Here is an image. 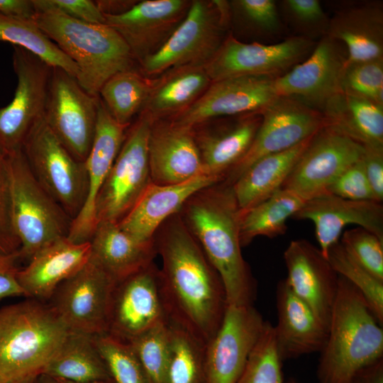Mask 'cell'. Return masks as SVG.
<instances>
[{
  "label": "cell",
  "instance_id": "cell-47",
  "mask_svg": "<svg viewBox=\"0 0 383 383\" xmlns=\"http://www.w3.org/2000/svg\"><path fill=\"white\" fill-rule=\"evenodd\" d=\"M21 243L12 220L10 156L0 148V255H17Z\"/></svg>",
  "mask_w": 383,
  "mask_h": 383
},
{
  "label": "cell",
  "instance_id": "cell-17",
  "mask_svg": "<svg viewBox=\"0 0 383 383\" xmlns=\"http://www.w3.org/2000/svg\"><path fill=\"white\" fill-rule=\"evenodd\" d=\"M265 322L252 305H228L205 346L206 383H237Z\"/></svg>",
  "mask_w": 383,
  "mask_h": 383
},
{
  "label": "cell",
  "instance_id": "cell-2",
  "mask_svg": "<svg viewBox=\"0 0 383 383\" xmlns=\"http://www.w3.org/2000/svg\"><path fill=\"white\" fill-rule=\"evenodd\" d=\"M179 213L218 272L228 305H252L255 282L241 252L240 210L232 185L221 182L200 189Z\"/></svg>",
  "mask_w": 383,
  "mask_h": 383
},
{
  "label": "cell",
  "instance_id": "cell-53",
  "mask_svg": "<svg viewBox=\"0 0 383 383\" xmlns=\"http://www.w3.org/2000/svg\"><path fill=\"white\" fill-rule=\"evenodd\" d=\"M348 383H383V358L360 370Z\"/></svg>",
  "mask_w": 383,
  "mask_h": 383
},
{
  "label": "cell",
  "instance_id": "cell-32",
  "mask_svg": "<svg viewBox=\"0 0 383 383\" xmlns=\"http://www.w3.org/2000/svg\"><path fill=\"white\" fill-rule=\"evenodd\" d=\"M313 135L288 150L259 159L238 178L232 188L240 211L251 209L282 189Z\"/></svg>",
  "mask_w": 383,
  "mask_h": 383
},
{
  "label": "cell",
  "instance_id": "cell-25",
  "mask_svg": "<svg viewBox=\"0 0 383 383\" xmlns=\"http://www.w3.org/2000/svg\"><path fill=\"white\" fill-rule=\"evenodd\" d=\"M151 182L168 185L206 174L190 129L168 119L153 121L148 138Z\"/></svg>",
  "mask_w": 383,
  "mask_h": 383
},
{
  "label": "cell",
  "instance_id": "cell-56",
  "mask_svg": "<svg viewBox=\"0 0 383 383\" xmlns=\"http://www.w3.org/2000/svg\"><path fill=\"white\" fill-rule=\"evenodd\" d=\"M38 376L30 377L13 383H38Z\"/></svg>",
  "mask_w": 383,
  "mask_h": 383
},
{
  "label": "cell",
  "instance_id": "cell-44",
  "mask_svg": "<svg viewBox=\"0 0 383 383\" xmlns=\"http://www.w3.org/2000/svg\"><path fill=\"white\" fill-rule=\"evenodd\" d=\"M279 8L295 35L318 41L326 35L329 17L318 0H284Z\"/></svg>",
  "mask_w": 383,
  "mask_h": 383
},
{
  "label": "cell",
  "instance_id": "cell-41",
  "mask_svg": "<svg viewBox=\"0 0 383 383\" xmlns=\"http://www.w3.org/2000/svg\"><path fill=\"white\" fill-rule=\"evenodd\" d=\"M94 341L114 383H151L130 343L109 333L94 335Z\"/></svg>",
  "mask_w": 383,
  "mask_h": 383
},
{
  "label": "cell",
  "instance_id": "cell-36",
  "mask_svg": "<svg viewBox=\"0 0 383 383\" xmlns=\"http://www.w3.org/2000/svg\"><path fill=\"white\" fill-rule=\"evenodd\" d=\"M151 87V79L136 69L120 72L101 87L99 96L111 116L120 124L130 126L143 111Z\"/></svg>",
  "mask_w": 383,
  "mask_h": 383
},
{
  "label": "cell",
  "instance_id": "cell-21",
  "mask_svg": "<svg viewBox=\"0 0 383 383\" xmlns=\"http://www.w3.org/2000/svg\"><path fill=\"white\" fill-rule=\"evenodd\" d=\"M128 127L118 123L99 98L94 137L85 161L87 194L82 209L72 222L67 236L73 243H86L92 236L96 226V199L121 148Z\"/></svg>",
  "mask_w": 383,
  "mask_h": 383
},
{
  "label": "cell",
  "instance_id": "cell-26",
  "mask_svg": "<svg viewBox=\"0 0 383 383\" xmlns=\"http://www.w3.org/2000/svg\"><path fill=\"white\" fill-rule=\"evenodd\" d=\"M223 182L202 174L185 182L168 185L148 184L128 214L118 223L126 233L143 242L152 241L159 227L179 212L187 199L200 189Z\"/></svg>",
  "mask_w": 383,
  "mask_h": 383
},
{
  "label": "cell",
  "instance_id": "cell-37",
  "mask_svg": "<svg viewBox=\"0 0 383 383\" xmlns=\"http://www.w3.org/2000/svg\"><path fill=\"white\" fill-rule=\"evenodd\" d=\"M0 41L13 44L34 54L52 67H57L77 78L76 64L50 40L33 20L0 14Z\"/></svg>",
  "mask_w": 383,
  "mask_h": 383
},
{
  "label": "cell",
  "instance_id": "cell-43",
  "mask_svg": "<svg viewBox=\"0 0 383 383\" xmlns=\"http://www.w3.org/2000/svg\"><path fill=\"white\" fill-rule=\"evenodd\" d=\"M340 91L383 106V58L346 62Z\"/></svg>",
  "mask_w": 383,
  "mask_h": 383
},
{
  "label": "cell",
  "instance_id": "cell-14",
  "mask_svg": "<svg viewBox=\"0 0 383 383\" xmlns=\"http://www.w3.org/2000/svg\"><path fill=\"white\" fill-rule=\"evenodd\" d=\"M116 284L89 260L56 288L49 305L70 331L91 335L106 333Z\"/></svg>",
  "mask_w": 383,
  "mask_h": 383
},
{
  "label": "cell",
  "instance_id": "cell-31",
  "mask_svg": "<svg viewBox=\"0 0 383 383\" xmlns=\"http://www.w3.org/2000/svg\"><path fill=\"white\" fill-rule=\"evenodd\" d=\"M157 77L151 79L150 93L141 111L152 121L170 118L185 110L211 83L202 66L171 68Z\"/></svg>",
  "mask_w": 383,
  "mask_h": 383
},
{
  "label": "cell",
  "instance_id": "cell-27",
  "mask_svg": "<svg viewBox=\"0 0 383 383\" xmlns=\"http://www.w3.org/2000/svg\"><path fill=\"white\" fill-rule=\"evenodd\" d=\"M327 35L343 43L347 62L383 58V6L380 1L341 3L329 17Z\"/></svg>",
  "mask_w": 383,
  "mask_h": 383
},
{
  "label": "cell",
  "instance_id": "cell-5",
  "mask_svg": "<svg viewBox=\"0 0 383 383\" xmlns=\"http://www.w3.org/2000/svg\"><path fill=\"white\" fill-rule=\"evenodd\" d=\"M34 23L77 65L76 78L89 94L99 96L114 74L135 69V60L122 37L106 23H90L54 13H36Z\"/></svg>",
  "mask_w": 383,
  "mask_h": 383
},
{
  "label": "cell",
  "instance_id": "cell-28",
  "mask_svg": "<svg viewBox=\"0 0 383 383\" xmlns=\"http://www.w3.org/2000/svg\"><path fill=\"white\" fill-rule=\"evenodd\" d=\"M90 252L89 241L76 243L67 237L45 246L17 272V279L25 296L41 301L49 300L63 281L89 261Z\"/></svg>",
  "mask_w": 383,
  "mask_h": 383
},
{
  "label": "cell",
  "instance_id": "cell-11",
  "mask_svg": "<svg viewBox=\"0 0 383 383\" xmlns=\"http://www.w3.org/2000/svg\"><path fill=\"white\" fill-rule=\"evenodd\" d=\"M262 121L252 145L228 172L224 181L232 185L255 162L288 150L328 124L323 113L290 97L277 96L260 111Z\"/></svg>",
  "mask_w": 383,
  "mask_h": 383
},
{
  "label": "cell",
  "instance_id": "cell-9",
  "mask_svg": "<svg viewBox=\"0 0 383 383\" xmlns=\"http://www.w3.org/2000/svg\"><path fill=\"white\" fill-rule=\"evenodd\" d=\"M152 121L148 114L141 112L128 127L96 199V224L101 221L118 223L151 182L148 138Z\"/></svg>",
  "mask_w": 383,
  "mask_h": 383
},
{
  "label": "cell",
  "instance_id": "cell-23",
  "mask_svg": "<svg viewBox=\"0 0 383 383\" xmlns=\"http://www.w3.org/2000/svg\"><path fill=\"white\" fill-rule=\"evenodd\" d=\"M262 121L260 112L222 117L190 130L206 174L224 181L249 150Z\"/></svg>",
  "mask_w": 383,
  "mask_h": 383
},
{
  "label": "cell",
  "instance_id": "cell-30",
  "mask_svg": "<svg viewBox=\"0 0 383 383\" xmlns=\"http://www.w3.org/2000/svg\"><path fill=\"white\" fill-rule=\"evenodd\" d=\"M89 242V260L116 283L152 263L157 254L154 240H138L109 221L97 223Z\"/></svg>",
  "mask_w": 383,
  "mask_h": 383
},
{
  "label": "cell",
  "instance_id": "cell-39",
  "mask_svg": "<svg viewBox=\"0 0 383 383\" xmlns=\"http://www.w3.org/2000/svg\"><path fill=\"white\" fill-rule=\"evenodd\" d=\"M326 258L338 275L350 282L361 293L372 313L382 326L383 281L376 278L360 264L340 240L330 248Z\"/></svg>",
  "mask_w": 383,
  "mask_h": 383
},
{
  "label": "cell",
  "instance_id": "cell-40",
  "mask_svg": "<svg viewBox=\"0 0 383 383\" xmlns=\"http://www.w3.org/2000/svg\"><path fill=\"white\" fill-rule=\"evenodd\" d=\"M151 383H167L170 360L169 319L129 342Z\"/></svg>",
  "mask_w": 383,
  "mask_h": 383
},
{
  "label": "cell",
  "instance_id": "cell-7",
  "mask_svg": "<svg viewBox=\"0 0 383 383\" xmlns=\"http://www.w3.org/2000/svg\"><path fill=\"white\" fill-rule=\"evenodd\" d=\"M12 220L21 247L18 260L68 236L72 219L34 177L22 149L9 155Z\"/></svg>",
  "mask_w": 383,
  "mask_h": 383
},
{
  "label": "cell",
  "instance_id": "cell-34",
  "mask_svg": "<svg viewBox=\"0 0 383 383\" xmlns=\"http://www.w3.org/2000/svg\"><path fill=\"white\" fill-rule=\"evenodd\" d=\"M41 374L74 382L111 379L94 335L72 331H69Z\"/></svg>",
  "mask_w": 383,
  "mask_h": 383
},
{
  "label": "cell",
  "instance_id": "cell-50",
  "mask_svg": "<svg viewBox=\"0 0 383 383\" xmlns=\"http://www.w3.org/2000/svg\"><path fill=\"white\" fill-rule=\"evenodd\" d=\"M362 157L365 172L376 201H383V145H366Z\"/></svg>",
  "mask_w": 383,
  "mask_h": 383
},
{
  "label": "cell",
  "instance_id": "cell-38",
  "mask_svg": "<svg viewBox=\"0 0 383 383\" xmlns=\"http://www.w3.org/2000/svg\"><path fill=\"white\" fill-rule=\"evenodd\" d=\"M170 360L167 383H206L205 345L169 319Z\"/></svg>",
  "mask_w": 383,
  "mask_h": 383
},
{
  "label": "cell",
  "instance_id": "cell-33",
  "mask_svg": "<svg viewBox=\"0 0 383 383\" xmlns=\"http://www.w3.org/2000/svg\"><path fill=\"white\" fill-rule=\"evenodd\" d=\"M328 125L355 141L383 145V106L340 92L321 111Z\"/></svg>",
  "mask_w": 383,
  "mask_h": 383
},
{
  "label": "cell",
  "instance_id": "cell-46",
  "mask_svg": "<svg viewBox=\"0 0 383 383\" xmlns=\"http://www.w3.org/2000/svg\"><path fill=\"white\" fill-rule=\"evenodd\" d=\"M340 242L360 264L383 281V240L357 227L343 232Z\"/></svg>",
  "mask_w": 383,
  "mask_h": 383
},
{
  "label": "cell",
  "instance_id": "cell-15",
  "mask_svg": "<svg viewBox=\"0 0 383 383\" xmlns=\"http://www.w3.org/2000/svg\"><path fill=\"white\" fill-rule=\"evenodd\" d=\"M363 152L362 144L327 124L313 136L282 188L305 201L327 193L331 183Z\"/></svg>",
  "mask_w": 383,
  "mask_h": 383
},
{
  "label": "cell",
  "instance_id": "cell-6",
  "mask_svg": "<svg viewBox=\"0 0 383 383\" xmlns=\"http://www.w3.org/2000/svg\"><path fill=\"white\" fill-rule=\"evenodd\" d=\"M231 3L222 0H193L186 17L166 43L139 62L145 77L184 66L205 67L228 36Z\"/></svg>",
  "mask_w": 383,
  "mask_h": 383
},
{
  "label": "cell",
  "instance_id": "cell-13",
  "mask_svg": "<svg viewBox=\"0 0 383 383\" xmlns=\"http://www.w3.org/2000/svg\"><path fill=\"white\" fill-rule=\"evenodd\" d=\"M17 86L11 101L0 107V148L9 155L22 149L33 125L44 116L52 67L24 48L13 45Z\"/></svg>",
  "mask_w": 383,
  "mask_h": 383
},
{
  "label": "cell",
  "instance_id": "cell-52",
  "mask_svg": "<svg viewBox=\"0 0 383 383\" xmlns=\"http://www.w3.org/2000/svg\"><path fill=\"white\" fill-rule=\"evenodd\" d=\"M0 14L33 20L36 11L33 0H0Z\"/></svg>",
  "mask_w": 383,
  "mask_h": 383
},
{
  "label": "cell",
  "instance_id": "cell-29",
  "mask_svg": "<svg viewBox=\"0 0 383 383\" xmlns=\"http://www.w3.org/2000/svg\"><path fill=\"white\" fill-rule=\"evenodd\" d=\"M277 323L275 340L282 360L321 352L328 327L313 311L290 289L286 279L277 288Z\"/></svg>",
  "mask_w": 383,
  "mask_h": 383
},
{
  "label": "cell",
  "instance_id": "cell-51",
  "mask_svg": "<svg viewBox=\"0 0 383 383\" xmlns=\"http://www.w3.org/2000/svg\"><path fill=\"white\" fill-rule=\"evenodd\" d=\"M17 255H0V300L10 296H25L18 284Z\"/></svg>",
  "mask_w": 383,
  "mask_h": 383
},
{
  "label": "cell",
  "instance_id": "cell-49",
  "mask_svg": "<svg viewBox=\"0 0 383 383\" xmlns=\"http://www.w3.org/2000/svg\"><path fill=\"white\" fill-rule=\"evenodd\" d=\"M36 13H54L78 21L104 24V15L94 1L91 0H33Z\"/></svg>",
  "mask_w": 383,
  "mask_h": 383
},
{
  "label": "cell",
  "instance_id": "cell-24",
  "mask_svg": "<svg viewBox=\"0 0 383 383\" xmlns=\"http://www.w3.org/2000/svg\"><path fill=\"white\" fill-rule=\"evenodd\" d=\"M284 260L290 289L328 327L339 276L320 249L304 239L291 241Z\"/></svg>",
  "mask_w": 383,
  "mask_h": 383
},
{
  "label": "cell",
  "instance_id": "cell-10",
  "mask_svg": "<svg viewBox=\"0 0 383 383\" xmlns=\"http://www.w3.org/2000/svg\"><path fill=\"white\" fill-rule=\"evenodd\" d=\"M99 96L89 94L76 78L52 67L44 120L77 160L85 162L94 137Z\"/></svg>",
  "mask_w": 383,
  "mask_h": 383
},
{
  "label": "cell",
  "instance_id": "cell-8",
  "mask_svg": "<svg viewBox=\"0 0 383 383\" xmlns=\"http://www.w3.org/2000/svg\"><path fill=\"white\" fill-rule=\"evenodd\" d=\"M22 150L35 179L73 221L87 194L85 162L70 153L43 117L28 132Z\"/></svg>",
  "mask_w": 383,
  "mask_h": 383
},
{
  "label": "cell",
  "instance_id": "cell-48",
  "mask_svg": "<svg viewBox=\"0 0 383 383\" xmlns=\"http://www.w3.org/2000/svg\"><path fill=\"white\" fill-rule=\"evenodd\" d=\"M327 193L350 200L376 201L362 158L344 170L328 187Z\"/></svg>",
  "mask_w": 383,
  "mask_h": 383
},
{
  "label": "cell",
  "instance_id": "cell-19",
  "mask_svg": "<svg viewBox=\"0 0 383 383\" xmlns=\"http://www.w3.org/2000/svg\"><path fill=\"white\" fill-rule=\"evenodd\" d=\"M274 79L243 75L212 82L190 106L167 119L191 129L214 118L260 112L277 96Z\"/></svg>",
  "mask_w": 383,
  "mask_h": 383
},
{
  "label": "cell",
  "instance_id": "cell-45",
  "mask_svg": "<svg viewBox=\"0 0 383 383\" xmlns=\"http://www.w3.org/2000/svg\"><path fill=\"white\" fill-rule=\"evenodd\" d=\"M231 18L235 16L253 33L274 38L283 31V24L274 0H235L230 2Z\"/></svg>",
  "mask_w": 383,
  "mask_h": 383
},
{
  "label": "cell",
  "instance_id": "cell-4",
  "mask_svg": "<svg viewBox=\"0 0 383 383\" xmlns=\"http://www.w3.org/2000/svg\"><path fill=\"white\" fill-rule=\"evenodd\" d=\"M69 330L49 304L30 299L0 309V377L13 383L40 374Z\"/></svg>",
  "mask_w": 383,
  "mask_h": 383
},
{
  "label": "cell",
  "instance_id": "cell-54",
  "mask_svg": "<svg viewBox=\"0 0 383 383\" xmlns=\"http://www.w3.org/2000/svg\"><path fill=\"white\" fill-rule=\"evenodd\" d=\"M96 5L104 15H118L123 13L133 6L134 1H94Z\"/></svg>",
  "mask_w": 383,
  "mask_h": 383
},
{
  "label": "cell",
  "instance_id": "cell-20",
  "mask_svg": "<svg viewBox=\"0 0 383 383\" xmlns=\"http://www.w3.org/2000/svg\"><path fill=\"white\" fill-rule=\"evenodd\" d=\"M192 1L145 0L127 11L104 15L106 24L125 40L135 61L158 51L187 16Z\"/></svg>",
  "mask_w": 383,
  "mask_h": 383
},
{
  "label": "cell",
  "instance_id": "cell-18",
  "mask_svg": "<svg viewBox=\"0 0 383 383\" xmlns=\"http://www.w3.org/2000/svg\"><path fill=\"white\" fill-rule=\"evenodd\" d=\"M347 59L343 43L327 35L322 37L306 60L274 79L277 96L295 99L321 112L326 103L341 92Z\"/></svg>",
  "mask_w": 383,
  "mask_h": 383
},
{
  "label": "cell",
  "instance_id": "cell-58",
  "mask_svg": "<svg viewBox=\"0 0 383 383\" xmlns=\"http://www.w3.org/2000/svg\"><path fill=\"white\" fill-rule=\"evenodd\" d=\"M0 383H5V382L1 379V377H0Z\"/></svg>",
  "mask_w": 383,
  "mask_h": 383
},
{
  "label": "cell",
  "instance_id": "cell-57",
  "mask_svg": "<svg viewBox=\"0 0 383 383\" xmlns=\"http://www.w3.org/2000/svg\"><path fill=\"white\" fill-rule=\"evenodd\" d=\"M60 383H112L110 381H104V380H99V381H92L89 382H71L68 380L65 379H57Z\"/></svg>",
  "mask_w": 383,
  "mask_h": 383
},
{
  "label": "cell",
  "instance_id": "cell-3",
  "mask_svg": "<svg viewBox=\"0 0 383 383\" xmlns=\"http://www.w3.org/2000/svg\"><path fill=\"white\" fill-rule=\"evenodd\" d=\"M382 356V325L361 293L339 276L318 366L319 383H348L360 370Z\"/></svg>",
  "mask_w": 383,
  "mask_h": 383
},
{
  "label": "cell",
  "instance_id": "cell-16",
  "mask_svg": "<svg viewBox=\"0 0 383 383\" xmlns=\"http://www.w3.org/2000/svg\"><path fill=\"white\" fill-rule=\"evenodd\" d=\"M168 319L160 269L152 262L116 284L106 333L129 343Z\"/></svg>",
  "mask_w": 383,
  "mask_h": 383
},
{
  "label": "cell",
  "instance_id": "cell-35",
  "mask_svg": "<svg viewBox=\"0 0 383 383\" xmlns=\"http://www.w3.org/2000/svg\"><path fill=\"white\" fill-rule=\"evenodd\" d=\"M305 201L296 193L282 188L251 209L240 211L242 247L250 244L257 236L273 238L284 234L287 219L292 218Z\"/></svg>",
  "mask_w": 383,
  "mask_h": 383
},
{
  "label": "cell",
  "instance_id": "cell-42",
  "mask_svg": "<svg viewBox=\"0 0 383 383\" xmlns=\"http://www.w3.org/2000/svg\"><path fill=\"white\" fill-rule=\"evenodd\" d=\"M282 360L274 326L266 321L237 383H282Z\"/></svg>",
  "mask_w": 383,
  "mask_h": 383
},
{
  "label": "cell",
  "instance_id": "cell-12",
  "mask_svg": "<svg viewBox=\"0 0 383 383\" xmlns=\"http://www.w3.org/2000/svg\"><path fill=\"white\" fill-rule=\"evenodd\" d=\"M316 43L294 35L276 43H246L229 33L204 67L211 82L243 75L277 78L306 60Z\"/></svg>",
  "mask_w": 383,
  "mask_h": 383
},
{
  "label": "cell",
  "instance_id": "cell-1",
  "mask_svg": "<svg viewBox=\"0 0 383 383\" xmlns=\"http://www.w3.org/2000/svg\"><path fill=\"white\" fill-rule=\"evenodd\" d=\"M153 239L162 262L160 284L169 319L206 345L228 306L223 282L179 212L159 227Z\"/></svg>",
  "mask_w": 383,
  "mask_h": 383
},
{
  "label": "cell",
  "instance_id": "cell-22",
  "mask_svg": "<svg viewBox=\"0 0 383 383\" xmlns=\"http://www.w3.org/2000/svg\"><path fill=\"white\" fill-rule=\"evenodd\" d=\"M292 218L313 222L318 248L325 257L348 225H358L383 240V206L376 201L350 200L324 193L306 200Z\"/></svg>",
  "mask_w": 383,
  "mask_h": 383
},
{
  "label": "cell",
  "instance_id": "cell-55",
  "mask_svg": "<svg viewBox=\"0 0 383 383\" xmlns=\"http://www.w3.org/2000/svg\"><path fill=\"white\" fill-rule=\"evenodd\" d=\"M38 383H60L56 379L43 374L38 376Z\"/></svg>",
  "mask_w": 383,
  "mask_h": 383
}]
</instances>
